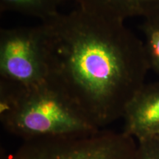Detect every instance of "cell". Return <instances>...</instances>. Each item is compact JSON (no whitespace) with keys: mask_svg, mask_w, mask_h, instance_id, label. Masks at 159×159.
<instances>
[{"mask_svg":"<svg viewBox=\"0 0 159 159\" xmlns=\"http://www.w3.org/2000/svg\"><path fill=\"white\" fill-rule=\"evenodd\" d=\"M47 82L101 129L124 115L150 66L125 21L77 7L40 24Z\"/></svg>","mask_w":159,"mask_h":159,"instance_id":"cell-1","label":"cell"},{"mask_svg":"<svg viewBox=\"0 0 159 159\" xmlns=\"http://www.w3.org/2000/svg\"><path fill=\"white\" fill-rule=\"evenodd\" d=\"M0 121L24 141L89 134L101 130L48 82L23 88L0 81Z\"/></svg>","mask_w":159,"mask_h":159,"instance_id":"cell-2","label":"cell"},{"mask_svg":"<svg viewBox=\"0 0 159 159\" xmlns=\"http://www.w3.org/2000/svg\"><path fill=\"white\" fill-rule=\"evenodd\" d=\"M124 132L24 141L7 159H139L138 142Z\"/></svg>","mask_w":159,"mask_h":159,"instance_id":"cell-3","label":"cell"},{"mask_svg":"<svg viewBox=\"0 0 159 159\" xmlns=\"http://www.w3.org/2000/svg\"><path fill=\"white\" fill-rule=\"evenodd\" d=\"M40 25L0 30V81L31 88L47 82Z\"/></svg>","mask_w":159,"mask_h":159,"instance_id":"cell-4","label":"cell"},{"mask_svg":"<svg viewBox=\"0 0 159 159\" xmlns=\"http://www.w3.org/2000/svg\"><path fill=\"white\" fill-rule=\"evenodd\" d=\"M123 132L137 142L159 135V80L144 83L125 108Z\"/></svg>","mask_w":159,"mask_h":159,"instance_id":"cell-5","label":"cell"},{"mask_svg":"<svg viewBox=\"0 0 159 159\" xmlns=\"http://www.w3.org/2000/svg\"><path fill=\"white\" fill-rule=\"evenodd\" d=\"M99 16L125 21L130 17L148 19L159 15V0H63Z\"/></svg>","mask_w":159,"mask_h":159,"instance_id":"cell-6","label":"cell"},{"mask_svg":"<svg viewBox=\"0 0 159 159\" xmlns=\"http://www.w3.org/2000/svg\"><path fill=\"white\" fill-rule=\"evenodd\" d=\"M63 2V0H0V11L15 12L43 21L58 13Z\"/></svg>","mask_w":159,"mask_h":159,"instance_id":"cell-7","label":"cell"},{"mask_svg":"<svg viewBox=\"0 0 159 159\" xmlns=\"http://www.w3.org/2000/svg\"><path fill=\"white\" fill-rule=\"evenodd\" d=\"M141 30L150 69L159 76V15L144 19Z\"/></svg>","mask_w":159,"mask_h":159,"instance_id":"cell-8","label":"cell"},{"mask_svg":"<svg viewBox=\"0 0 159 159\" xmlns=\"http://www.w3.org/2000/svg\"><path fill=\"white\" fill-rule=\"evenodd\" d=\"M137 142L139 159H159V142L156 138Z\"/></svg>","mask_w":159,"mask_h":159,"instance_id":"cell-9","label":"cell"},{"mask_svg":"<svg viewBox=\"0 0 159 159\" xmlns=\"http://www.w3.org/2000/svg\"><path fill=\"white\" fill-rule=\"evenodd\" d=\"M154 138H156L157 140H158V142H159V135H158V136H156V137H154Z\"/></svg>","mask_w":159,"mask_h":159,"instance_id":"cell-10","label":"cell"}]
</instances>
